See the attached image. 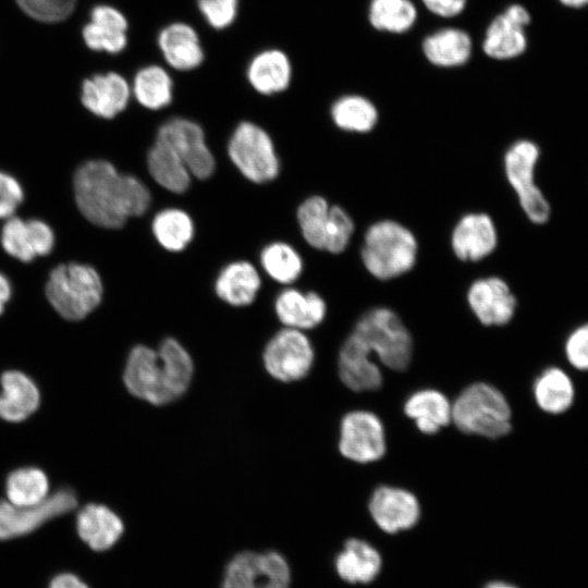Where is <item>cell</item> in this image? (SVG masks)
<instances>
[{
	"instance_id": "d4e9b609",
	"label": "cell",
	"mask_w": 588,
	"mask_h": 588,
	"mask_svg": "<svg viewBox=\"0 0 588 588\" xmlns=\"http://www.w3.org/2000/svg\"><path fill=\"white\" fill-rule=\"evenodd\" d=\"M77 532L95 551L110 549L122 536V519L109 507L101 504L84 506L76 518Z\"/></svg>"
},
{
	"instance_id": "e575fe53",
	"label": "cell",
	"mask_w": 588,
	"mask_h": 588,
	"mask_svg": "<svg viewBox=\"0 0 588 588\" xmlns=\"http://www.w3.org/2000/svg\"><path fill=\"white\" fill-rule=\"evenodd\" d=\"M152 233L157 242L167 250L181 252L193 240L192 218L179 208H166L152 219Z\"/></svg>"
},
{
	"instance_id": "7c38bea8",
	"label": "cell",
	"mask_w": 588,
	"mask_h": 588,
	"mask_svg": "<svg viewBox=\"0 0 588 588\" xmlns=\"http://www.w3.org/2000/svg\"><path fill=\"white\" fill-rule=\"evenodd\" d=\"M0 245L11 258L29 264L53 252L56 234L52 226L40 218L25 219L15 215L2 221Z\"/></svg>"
},
{
	"instance_id": "74e56055",
	"label": "cell",
	"mask_w": 588,
	"mask_h": 588,
	"mask_svg": "<svg viewBox=\"0 0 588 588\" xmlns=\"http://www.w3.org/2000/svg\"><path fill=\"white\" fill-rule=\"evenodd\" d=\"M417 16L409 0H372L369 21L380 30L403 33L412 27Z\"/></svg>"
},
{
	"instance_id": "277c9868",
	"label": "cell",
	"mask_w": 588,
	"mask_h": 588,
	"mask_svg": "<svg viewBox=\"0 0 588 588\" xmlns=\"http://www.w3.org/2000/svg\"><path fill=\"white\" fill-rule=\"evenodd\" d=\"M417 256L416 236L397 221H376L364 234L360 259L365 269L378 280H391L409 272Z\"/></svg>"
},
{
	"instance_id": "d590c367",
	"label": "cell",
	"mask_w": 588,
	"mask_h": 588,
	"mask_svg": "<svg viewBox=\"0 0 588 588\" xmlns=\"http://www.w3.org/2000/svg\"><path fill=\"white\" fill-rule=\"evenodd\" d=\"M48 490L49 482L46 474L35 467L12 471L5 485L9 502L17 506H29L42 502L48 497Z\"/></svg>"
},
{
	"instance_id": "1f68e13d",
	"label": "cell",
	"mask_w": 588,
	"mask_h": 588,
	"mask_svg": "<svg viewBox=\"0 0 588 588\" xmlns=\"http://www.w3.org/2000/svg\"><path fill=\"white\" fill-rule=\"evenodd\" d=\"M538 407L547 414L560 415L571 408L575 400V387L571 377L560 367L546 368L532 385Z\"/></svg>"
},
{
	"instance_id": "d6a6232c",
	"label": "cell",
	"mask_w": 588,
	"mask_h": 588,
	"mask_svg": "<svg viewBox=\"0 0 588 588\" xmlns=\"http://www.w3.org/2000/svg\"><path fill=\"white\" fill-rule=\"evenodd\" d=\"M422 48L431 63L439 66H456L468 60L471 40L468 34L461 29L446 28L427 37Z\"/></svg>"
},
{
	"instance_id": "f1b7e54d",
	"label": "cell",
	"mask_w": 588,
	"mask_h": 588,
	"mask_svg": "<svg viewBox=\"0 0 588 588\" xmlns=\"http://www.w3.org/2000/svg\"><path fill=\"white\" fill-rule=\"evenodd\" d=\"M404 413L420 432L433 434L452 420V404L442 392L422 389L408 396Z\"/></svg>"
},
{
	"instance_id": "7a4b0ae2",
	"label": "cell",
	"mask_w": 588,
	"mask_h": 588,
	"mask_svg": "<svg viewBox=\"0 0 588 588\" xmlns=\"http://www.w3.org/2000/svg\"><path fill=\"white\" fill-rule=\"evenodd\" d=\"M194 365L189 353L175 339L159 348L136 345L128 354L123 380L135 397L164 405L182 396L189 387Z\"/></svg>"
},
{
	"instance_id": "9c48e42d",
	"label": "cell",
	"mask_w": 588,
	"mask_h": 588,
	"mask_svg": "<svg viewBox=\"0 0 588 588\" xmlns=\"http://www.w3.org/2000/svg\"><path fill=\"white\" fill-rule=\"evenodd\" d=\"M290 567L277 552L244 551L228 564L222 588H290Z\"/></svg>"
},
{
	"instance_id": "52a82bcc",
	"label": "cell",
	"mask_w": 588,
	"mask_h": 588,
	"mask_svg": "<svg viewBox=\"0 0 588 588\" xmlns=\"http://www.w3.org/2000/svg\"><path fill=\"white\" fill-rule=\"evenodd\" d=\"M228 154L234 166L249 181L266 183L280 171L279 158L269 134L259 125L241 122L233 131Z\"/></svg>"
},
{
	"instance_id": "30bf717a",
	"label": "cell",
	"mask_w": 588,
	"mask_h": 588,
	"mask_svg": "<svg viewBox=\"0 0 588 588\" xmlns=\"http://www.w3.org/2000/svg\"><path fill=\"white\" fill-rule=\"evenodd\" d=\"M314 347L302 330L285 328L277 332L264 351L267 372L283 382L304 378L314 364Z\"/></svg>"
},
{
	"instance_id": "7402d4cb",
	"label": "cell",
	"mask_w": 588,
	"mask_h": 588,
	"mask_svg": "<svg viewBox=\"0 0 588 588\" xmlns=\"http://www.w3.org/2000/svg\"><path fill=\"white\" fill-rule=\"evenodd\" d=\"M128 20L118 8L98 4L90 12V21L83 28L86 46L95 51L117 54L128 45Z\"/></svg>"
},
{
	"instance_id": "cb8c5ba5",
	"label": "cell",
	"mask_w": 588,
	"mask_h": 588,
	"mask_svg": "<svg viewBox=\"0 0 588 588\" xmlns=\"http://www.w3.org/2000/svg\"><path fill=\"white\" fill-rule=\"evenodd\" d=\"M279 320L285 328L309 330L319 326L327 314L323 298L316 292H302L289 287L280 292L274 302Z\"/></svg>"
},
{
	"instance_id": "836d02e7",
	"label": "cell",
	"mask_w": 588,
	"mask_h": 588,
	"mask_svg": "<svg viewBox=\"0 0 588 588\" xmlns=\"http://www.w3.org/2000/svg\"><path fill=\"white\" fill-rule=\"evenodd\" d=\"M331 118L333 123L343 131L367 133L378 122V110L367 98L347 95L333 102Z\"/></svg>"
},
{
	"instance_id": "603a6c76",
	"label": "cell",
	"mask_w": 588,
	"mask_h": 588,
	"mask_svg": "<svg viewBox=\"0 0 588 588\" xmlns=\"http://www.w3.org/2000/svg\"><path fill=\"white\" fill-rule=\"evenodd\" d=\"M292 75L293 68L287 53L273 47L257 51L245 66V77L249 86L264 96L286 90Z\"/></svg>"
},
{
	"instance_id": "f6af8a7d",
	"label": "cell",
	"mask_w": 588,
	"mask_h": 588,
	"mask_svg": "<svg viewBox=\"0 0 588 588\" xmlns=\"http://www.w3.org/2000/svg\"><path fill=\"white\" fill-rule=\"evenodd\" d=\"M422 2L434 14L451 17L463 11L466 0H422Z\"/></svg>"
},
{
	"instance_id": "ab89813d",
	"label": "cell",
	"mask_w": 588,
	"mask_h": 588,
	"mask_svg": "<svg viewBox=\"0 0 588 588\" xmlns=\"http://www.w3.org/2000/svg\"><path fill=\"white\" fill-rule=\"evenodd\" d=\"M354 229V221L344 208L330 206L324 250L331 254L343 253L350 245Z\"/></svg>"
},
{
	"instance_id": "8d00e7d4",
	"label": "cell",
	"mask_w": 588,
	"mask_h": 588,
	"mask_svg": "<svg viewBox=\"0 0 588 588\" xmlns=\"http://www.w3.org/2000/svg\"><path fill=\"white\" fill-rule=\"evenodd\" d=\"M260 262L266 273L282 284L295 282L303 272V259L287 243L274 242L260 253Z\"/></svg>"
},
{
	"instance_id": "9a60e30c",
	"label": "cell",
	"mask_w": 588,
	"mask_h": 588,
	"mask_svg": "<svg viewBox=\"0 0 588 588\" xmlns=\"http://www.w3.org/2000/svg\"><path fill=\"white\" fill-rule=\"evenodd\" d=\"M131 97V83L112 71L85 78L79 91L82 107L100 120L117 118L127 108Z\"/></svg>"
},
{
	"instance_id": "83f0119b",
	"label": "cell",
	"mask_w": 588,
	"mask_h": 588,
	"mask_svg": "<svg viewBox=\"0 0 588 588\" xmlns=\"http://www.w3.org/2000/svg\"><path fill=\"white\" fill-rule=\"evenodd\" d=\"M260 286L261 279L257 269L245 260L226 265L215 282L218 297L231 306L252 304Z\"/></svg>"
},
{
	"instance_id": "3957f363",
	"label": "cell",
	"mask_w": 588,
	"mask_h": 588,
	"mask_svg": "<svg viewBox=\"0 0 588 588\" xmlns=\"http://www.w3.org/2000/svg\"><path fill=\"white\" fill-rule=\"evenodd\" d=\"M45 296L61 319L77 322L86 319L101 305L105 282L93 265L64 261L49 271Z\"/></svg>"
},
{
	"instance_id": "4dcf8cb0",
	"label": "cell",
	"mask_w": 588,
	"mask_h": 588,
	"mask_svg": "<svg viewBox=\"0 0 588 588\" xmlns=\"http://www.w3.org/2000/svg\"><path fill=\"white\" fill-rule=\"evenodd\" d=\"M338 575L351 584H367L379 574L382 560L380 553L368 542L360 539H348L335 558Z\"/></svg>"
},
{
	"instance_id": "60d3db41",
	"label": "cell",
	"mask_w": 588,
	"mask_h": 588,
	"mask_svg": "<svg viewBox=\"0 0 588 588\" xmlns=\"http://www.w3.org/2000/svg\"><path fill=\"white\" fill-rule=\"evenodd\" d=\"M240 4L241 0H196L203 20L215 30H225L235 23Z\"/></svg>"
},
{
	"instance_id": "7dc6e473",
	"label": "cell",
	"mask_w": 588,
	"mask_h": 588,
	"mask_svg": "<svg viewBox=\"0 0 588 588\" xmlns=\"http://www.w3.org/2000/svg\"><path fill=\"white\" fill-rule=\"evenodd\" d=\"M13 294L12 283L8 275L0 271V317L4 314Z\"/></svg>"
},
{
	"instance_id": "8fae6325",
	"label": "cell",
	"mask_w": 588,
	"mask_h": 588,
	"mask_svg": "<svg viewBox=\"0 0 588 588\" xmlns=\"http://www.w3.org/2000/svg\"><path fill=\"white\" fill-rule=\"evenodd\" d=\"M385 432L381 419L369 411H352L341 420L340 453L356 463L379 461L385 453Z\"/></svg>"
},
{
	"instance_id": "5b68a950",
	"label": "cell",
	"mask_w": 588,
	"mask_h": 588,
	"mask_svg": "<svg viewBox=\"0 0 588 588\" xmlns=\"http://www.w3.org/2000/svg\"><path fill=\"white\" fill-rule=\"evenodd\" d=\"M511 406L495 387L476 382L452 404V421L463 432L497 439L511 431Z\"/></svg>"
},
{
	"instance_id": "ba28073f",
	"label": "cell",
	"mask_w": 588,
	"mask_h": 588,
	"mask_svg": "<svg viewBox=\"0 0 588 588\" xmlns=\"http://www.w3.org/2000/svg\"><path fill=\"white\" fill-rule=\"evenodd\" d=\"M538 158L539 148L535 143L517 140L504 155V170L528 219L541 224L549 219L550 206L535 184L534 172Z\"/></svg>"
},
{
	"instance_id": "c3c4849f",
	"label": "cell",
	"mask_w": 588,
	"mask_h": 588,
	"mask_svg": "<svg viewBox=\"0 0 588 588\" xmlns=\"http://www.w3.org/2000/svg\"><path fill=\"white\" fill-rule=\"evenodd\" d=\"M562 4L569 8H581L588 5V0H559Z\"/></svg>"
},
{
	"instance_id": "e0dca14e",
	"label": "cell",
	"mask_w": 588,
	"mask_h": 588,
	"mask_svg": "<svg viewBox=\"0 0 588 588\" xmlns=\"http://www.w3.org/2000/svg\"><path fill=\"white\" fill-rule=\"evenodd\" d=\"M368 509L378 527L388 534L407 530L420 517V505L415 494L392 486L378 487L370 497Z\"/></svg>"
},
{
	"instance_id": "5bb4252c",
	"label": "cell",
	"mask_w": 588,
	"mask_h": 588,
	"mask_svg": "<svg viewBox=\"0 0 588 588\" xmlns=\"http://www.w3.org/2000/svg\"><path fill=\"white\" fill-rule=\"evenodd\" d=\"M157 136L172 145L192 175L199 180L211 176L216 162L198 123L183 117H174L160 125Z\"/></svg>"
},
{
	"instance_id": "6da1fadb",
	"label": "cell",
	"mask_w": 588,
	"mask_h": 588,
	"mask_svg": "<svg viewBox=\"0 0 588 588\" xmlns=\"http://www.w3.org/2000/svg\"><path fill=\"white\" fill-rule=\"evenodd\" d=\"M73 196L77 210L90 224L120 230L131 217L145 213L150 192L135 175L122 173L107 159H89L73 175Z\"/></svg>"
},
{
	"instance_id": "f546056e",
	"label": "cell",
	"mask_w": 588,
	"mask_h": 588,
	"mask_svg": "<svg viewBox=\"0 0 588 588\" xmlns=\"http://www.w3.org/2000/svg\"><path fill=\"white\" fill-rule=\"evenodd\" d=\"M169 70L157 63L139 66L131 83L132 97L148 110L168 107L174 94V82Z\"/></svg>"
},
{
	"instance_id": "f35d334b",
	"label": "cell",
	"mask_w": 588,
	"mask_h": 588,
	"mask_svg": "<svg viewBox=\"0 0 588 588\" xmlns=\"http://www.w3.org/2000/svg\"><path fill=\"white\" fill-rule=\"evenodd\" d=\"M330 206L321 196L306 198L297 209V221L304 240L316 249H323Z\"/></svg>"
},
{
	"instance_id": "ac0fdd59",
	"label": "cell",
	"mask_w": 588,
	"mask_h": 588,
	"mask_svg": "<svg viewBox=\"0 0 588 588\" xmlns=\"http://www.w3.org/2000/svg\"><path fill=\"white\" fill-rule=\"evenodd\" d=\"M466 298L476 318L487 327L509 323L517 305L510 286L499 277L475 280L467 290Z\"/></svg>"
},
{
	"instance_id": "8992f818",
	"label": "cell",
	"mask_w": 588,
	"mask_h": 588,
	"mask_svg": "<svg viewBox=\"0 0 588 588\" xmlns=\"http://www.w3.org/2000/svg\"><path fill=\"white\" fill-rule=\"evenodd\" d=\"M353 332L385 367L396 371L408 367L413 340L401 318L392 309H369L358 319Z\"/></svg>"
},
{
	"instance_id": "2e32d148",
	"label": "cell",
	"mask_w": 588,
	"mask_h": 588,
	"mask_svg": "<svg viewBox=\"0 0 588 588\" xmlns=\"http://www.w3.org/2000/svg\"><path fill=\"white\" fill-rule=\"evenodd\" d=\"M157 48L167 68L179 72L199 69L206 51L197 29L184 21L163 25L157 34Z\"/></svg>"
},
{
	"instance_id": "7bdbcfd3",
	"label": "cell",
	"mask_w": 588,
	"mask_h": 588,
	"mask_svg": "<svg viewBox=\"0 0 588 588\" xmlns=\"http://www.w3.org/2000/svg\"><path fill=\"white\" fill-rule=\"evenodd\" d=\"M24 199L21 182L13 174L0 170V221L15 216Z\"/></svg>"
},
{
	"instance_id": "d6986e66",
	"label": "cell",
	"mask_w": 588,
	"mask_h": 588,
	"mask_svg": "<svg viewBox=\"0 0 588 588\" xmlns=\"http://www.w3.org/2000/svg\"><path fill=\"white\" fill-rule=\"evenodd\" d=\"M498 232L491 217L469 212L460 218L451 234V247L462 261H480L494 252Z\"/></svg>"
},
{
	"instance_id": "bcb514c9",
	"label": "cell",
	"mask_w": 588,
	"mask_h": 588,
	"mask_svg": "<svg viewBox=\"0 0 588 588\" xmlns=\"http://www.w3.org/2000/svg\"><path fill=\"white\" fill-rule=\"evenodd\" d=\"M49 588H88L78 577L64 573L57 575L50 583Z\"/></svg>"
},
{
	"instance_id": "b9f144b4",
	"label": "cell",
	"mask_w": 588,
	"mask_h": 588,
	"mask_svg": "<svg viewBox=\"0 0 588 588\" xmlns=\"http://www.w3.org/2000/svg\"><path fill=\"white\" fill-rule=\"evenodd\" d=\"M30 17L46 23L65 20L74 10L76 0H16Z\"/></svg>"
},
{
	"instance_id": "4316f807",
	"label": "cell",
	"mask_w": 588,
	"mask_h": 588,
	"mask_svg": "<svg viewBox=\"0 0 588 588\" xmlns=\"http://www.w3.org/2000/svg\"><path fill=\"white\" fill-rule=\"evenodd\" d=\"M147 168L151 177L169 192L182 194L189 187L188 168L172 145L160 136L148 151Z\"/></svg>"
},
{
	"instance_id": "484cf974",
	"label": "cell",
	"mask_w": 588,
	"mask_h": 588,
	"mask_svg": "<svg viewBox=\"0 0 588 588\" xmlns=\"http://www.w3.org/2000/svg\"><path fill=\"white\" fill-rule=\"evenodd\" d=\"M2 393L0 395V417L17 422L26 419L40 402L39 391L35 382L25 373L12 370L1 377Z\"/></svg>"
},
{
	"instance_id": "ee69618b",
	"label": "cell",
	"mask_w": 588,
	"mask_h": 588,
	"mask_svg": "<svg viewBox=\"0 0 588 588\" xmlns=\"http://www.w3.org/2000/svg\"><path fill=\"white\" fill-rule=\"evenodd\" d=\"M564 353L573 368L588 371V322L569 333L565 341Z\"/></svg>"
},
{
	"instance_id": "ffe728a7",
	"label": "cell",
	"mask_w": 588,
	"mask_h": 588,
	"mask_svg": "<svg viewBox=\"0 0 588 588\" xmlns=\"http://www.w3.org/2000/svg\"><path fill=\"white\" fill-rule=\"evenodd\" d=\"M530 22L528 11L513 4L489 25L483 40V51L491 58L504 60L522 54L527 46L525 27Z\"/></svg>"
},
{
	"instance_id": "44dd1931",
	"label": "cell",
	"mask_w": 588,
	"mask_h": 588,
	"mask_svg": "<svg viewBox=\"0 0 588 588\" xmlns=\"http://www.w3.org/2000/svg\"><path fill=\"white\" fill-rule=\"evenodd\" d=\"M371 355L369 347L354 332L342 344L339 373L342 382L352 391H375L382 385L381 369Z\"/></svg>"
},
{
	"instance_id": "681fc988",
	"label": "cell",
	"mask_w": 588,
	"mask_h": 588,
	"mask_svg": "<svg viewBox=\"0 0 588 588\" xmlns=\"http://www.w3.org/2000/svg\"><path fill=\"white\" fill-rule=\"evenodd\" d=\"M483 588H517L514 585L504 581H492L487 584Z\"/></svg>"
},
{
	"instance_id": "4fadbf2b",
	"label": "cell",
	"mask_w": 588,
	"mask_h": 588,
	"mask_svg": "<svg viewBox=\"0 0 588 588\" xmlns=\"http://www.w3.org/2000/svg\"><path fill=\"white\" fill-rule=\"evenodd\" d=\"M76 504V495L71 489H60L42 502L29 506L0 501V540L26 535L47 520L74 510Z\"/></svg>"
}]
</instances>
